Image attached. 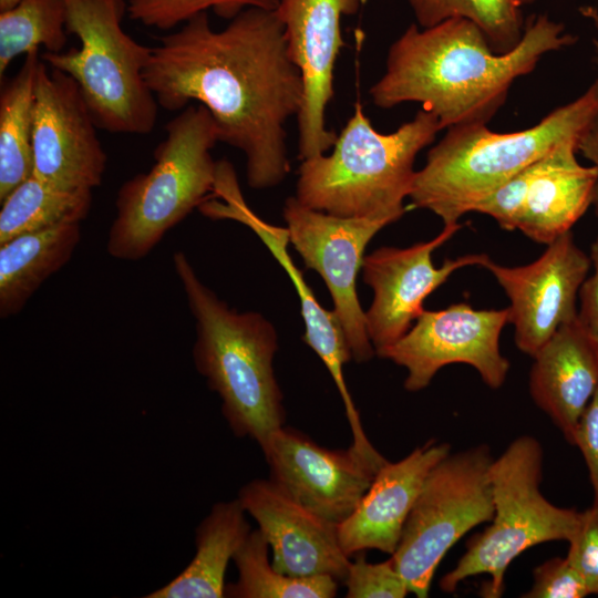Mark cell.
<instances>
[{
	"label": "cell",
	"instance_id": "obj_1",
	"mask_svg": "<svg viewBox=\"0 0 598 598\" xmlns=\"http://www.w3.org/2000/svg\"><path fill=\"white\" fill-rule=\"evenodd\" d=\"M144 76L161 107L197 102L209 111L218 141L245 155L251 188L285 179L286 123L301 109L303 81L275 10L245 9L221 30L207 12L192 17L159 38Z\"/></svg>",
	"mask_w": 598,
	"mask_h": 598
},
{
	"label": "cell",
	"instance_id": "obj_2",
	"mask_svg": "<svg viewBox=\"0 0 598 598\" xmlns=\"http://www.w3.org/2000/svg\"><path fill=\"white\" fill-rule=\"evenodd\" d=\"M576 42L546 13L529 17L519 43L502 54L467 19L448 18L422 29L412 23L390 45L385 71L369 93L382 109L421 103L442 130L488 124L517 79L533 72L547 53Z\"/></svg>",
	"mask_w": 598,
	"mask_h": 598
},
{
	"label": "cell",
	"instance_id": "obj_3",
	"mask_svg": "<svg viewBox=\"0 0 598 598\" xmlns=\"http://www.w3.org/2000/svg\"><path fill=\"white\" fill-rule=\"evenodd\" d=\"M597 113L598 78L576 100L525 130L497 133L487 124L451 126L415 172L411 205L434 213L444 226L457 224L523 168L564 143L579 142Z\"/></svg>",
	"mask_w": 598,
	"mask_h": 598
},
{
	"label": "cell",
	"instance_id": "obj_4",
	"mask_svg": "<svg viewBox=\"0 0 598 598\" xmlns=\"http://www.w3.org/2000/svg\"><path fill=\"white\" fill-rule=\"evenodd\" d=\"M173 267L195 319L193 360L236 436L260 446L283 426L282 393L274 371L278 349L274 326L260 313L238 312L203 283L183 251Z\"/></svg>",
	"mask_w": 598,
	"mask_h": 598
},
{
	"label": "cell",
	"instance_id": "obj_5",
	"mask_svg": "<svg viewBox=\"0 0 598 598\" xmlns=\"http://www.w3.org/2000/svg\"><path fill=\"white\" fill-rule=\"evenodd\" d=\"M441 130L436 116L422 109L393 133L383 134L355 103L332 153L302 161L296 197L336 216L396 221L412 189L415 158Z\"/></svg>",
	"mask_w": 598,
	"mask_h": 598
},
{
	"label": "cell",
	"instance_id": "obj_6",
	"mask_svg": "<svg viewBox=\"0 0 598 598\" xmlns=\"http://www.w3.org/2000/svg\"><path fill=\"white\" fill-rule=\"evenodd\" d=\"M154 151V164L120 187L106 250L113 258L140 260L165 234L212 196L216 165L212 150L216 124L200 104H189L165 126Z\"/></svg>",
	"mask_w": 598,
	"mask_h": 598
},
{
	"label": "cell",
	"instance_id": "obj_7",
	"mask_svg": "<svg viewBox=\"0 0 598 598\" xmlns=\"http://www.w3.org/2000/svg\"><path fill=\"white\" fill-rule=\"evenodd\" d=\"M66 30L80 48L41 55L50 68L78 84L97 128L117 134H148L158 103L144 72L152 48L135 41L123 27L124 0H65Z\"/></svg>",
	"mask_w": 598,
	"mask_h": 598
},
{
	"label": "cell",
	"instance_id": "obj_8",
	"mask_svg": "<svg viewBox=\"0 0 598 598\" xmlns=\"http://www.w3.org/2000/svg\"><path fill=\"white\" fill-rule=\"evenodd\" d=\"M543 448L533 436L515 439L493 460L489 477L494 514L491 524L466 543L456 566L440 588L454 592L464 579L487 575L483 594L497 598L504 591L509 564L526 549L547 542H569L581 522V512L554 505L540 492Z\"/></svg>",
	"mask_w": 598,
	"mask_h": 598
},
{
	"label": "cell",
	"instance_id": "obj_9",
	"mask_svg": "<svg viewBox=\"0 0 598 598\" xmlns=\"http://www.w3.org/2000/svg\"><path fill=\"white\" fill-rule=\"evenodd\" d=\"M485 444L443 457L429 473L391 555L410 594L429 595L435 570L451 547L494 514Z\"/></svg>",
	"mask_w": 598,
	"mask_h": 598
},
{
	"label": "cell",
	"instance_id": "obj_10",
	"mask_svg": "<svg viewBox=\"0 0 598 598\" xmlns=\"http://www.w3.org/2000/svg\"><path fill=\"white\" fill-rule=\"evenodd\" d=\"M509 323V310L474 309L458 302L441 310H423L409 331L378 353L408 370L404 388L425 389L445 365L473 367L491 389L501 388L509 361L501 353L499 337Z\"/></svg>",
	"mask_w": 598,
	"mask_h": 598
},
{
	"label": "cell",
	"instance_id": "obj_11",
	"mask_svg": "<svg viewBox=\"0 0 598 598\" xmlns=\"http://www.w3.org/2000/svg\"><path fill=\"white\" fill-rule=\"evenodd\" d=\"M283 218L289 241L305 266L324 280L333 302V312L343 330L351 358L369 361L375 353L365 326V311L358 299L355 281L362 268L369 241L388 219L341 217L312 209L297 197L286 199Z\"/></svg>",
	"mask_w": 598,
	"mask_h": 598
},
{
	"label": "cell",
	"instance_id": "obj_12",
	"mask_svg": "<svg viewBox=\"0 0 598 598\" xmlns=\"http://www.w3.org/2000/svg\"><path fill=\"white\" fill-rule=\"evenodd\" d=\"M75 81L41 58L34 85L33 175L68 190L102 184L106 153Z\"/></svg>",
	"mask_w": 598,
	"mask_h": 598
},
{
	"label": "cell",
	"instance_id": "obj_13",
	"mask_svg": "<svg viewBox=\"0 0 598 598\" xmlns=\"http://www.w3.org/2000/svg\"><path fill=\"white\" fill-rule=\"evenodd\" d=\"M487 269L509 299V323L516 347L534 357L565 323L577 318L580 287L591 268L589 255L576 244L571 230L547 245L536 260L515 267L487 257Z\"/></svg>",
	"mask_w": 598,
	"mask_h": 598
},
{
	"label": "cell",
	"instance_id": "obj_14",
	"mask_svg": "<svg viewBox=\"0 0 598 598\" xmlns=\"http://www.w3.org/2000/svg\"><path fill=\"white\" fill-rule=\"evenodd\" d=\"M361 0H280L275 10L285 30L288 52L303 81L297 115L301 161L329 151L337 134L326 125L333 90L334 65L343 47L341 19L354 14Z\"/></svg>",
	"mask_w": 598,
	"mask_h": 598
},
{
	"label": "cell",
	"instance_id": "obj_15",
	"mask_svg": "<svg viewBox=\"0 0 598 598\" xmlns=\"http://www.w3.org/2000/svg\"><path fill=\"white\" fill-rule=\"evenodd\" d=\"M270 480L312 513L340 524L358 506L388 460H374L351 445L329 450L281 426L260 445Z\"/></svg>",
	"mask_w": 598,
	"mask_h": 598
},
{
	"label": "cell",
	"instance_id": "obj_16",
	"mask_svg": "<svg viewBox=\"0 0 598 598\" xmlns=\"http://www.w3.org/2000/svg\"><path fill=\"white\" fill-rule=\"evenodd\" d=\"M460 223L444 226L429 241L410 247H381L364 256L363 281L373 290V301L365 311V326L375 354L401 339L422 313L429 295L456 270L481 266L486 254H468L445 259L435 267L432 254L460 229Z\"/></svg>",
	"mask_w": 598,
	"mask_h": 598
},
{
	"label": "cell",
	"instance_id": "obj_17",
	"mask_svg": "<svg viewBox=\"0 0 598 598\" xmlns=\"http://www.w3.org/2000/svg\"><path fill=\"white\" fill-rule=\"evenodd\" d=\"M198 210L213 220L228 219L247 226L286 270L300 300L305 322L302 339L318 354L333 379L344 404L352 434H362L360 415L343 375V365L352 359L343 330L333 310H327L318 302L302 272L290 257L287 249L290 243L287 227L269 224L251 210L241 194L237 174L226 159L217 162L213 195L200 204Z\"/></svg>",
	"mask_w": 598,
	"mask_h": 598
},
{
	"label": "cell",
	"instance_id": "obj_18",
	"mask_svg": "<svg viewBox=\"0 0 598 598\" xmlns=\"http://www.w3.org/2000/svg\"><path fill=\"white\" fill-rule=\"evenodd\" d=\"M237 498L267 539L277 571L344 580L351 559L341 548L338 524L302 506L270 478L248 482Z\"/></svg>",
	"mask_w": 598,
	"mask_h": 598
},
{
	"label": "cell",
	"instance_id": "obj_19",
	"mask_svg": "<svg viewBox=\"0 0 598 598\" xmlns=\"http://www.w3.org/2000/svg\"><path fill=\"white\" fill-rule=\"evenodd\" d=\"M450 452L448 443L431 440L398 462L386 461L352 514L338 525L344 554L377 549L392 555L426 476Z\"/></svg>",
	"mask_w": 598,
	"mask_h": 598
},
{
	"label": "cell",
	"instance_id": "obj_20",
	"mask_svg": "<svg viewBox=\"0 0 598 598\" xmlns=\"http://www.w3.org/2000/svg\"><path fill=\"white\" fill-rule=\"evenodd\" d=\"M532 358V399L570 443L598 389V352L576 318L563 324Z\"/></svg>",
	"mask_w": 598,
	"mask_h": 598
},
{
	"label": "cell",
	"instance_id": "obj_21",
	"mask_svg": "<svg viewBox=\"0 0 598 598\" xmlns=\"http://www.w3.org/2000/svg\"><path fill=\"white\" fill-rule=\"evenodd\" d=\"M579 142L564 143L528 167V184L517 230L548 245L592 205L598 168L577 158Z\"/></svg>",
	"mask_w": 598,
	"mask_h": 598
},
{
	"label": "cell",
	"instance_id": "obj_22",
	"mask_svg": "<svg viewBox=\"0 0 598 598\" xmlns=\"http://www.w3.org/2000/svg\"><path fill=\"white\" fill-rule=\"evenodd\" d=\"M238 498L213 505L196 528V551L190 563L146 598H221L229 560L250 533Z\"/></svg>",
	"mask_w": 598,
	"mask_h": 598
},
{
	"label": "cell",
	"instance_id": "obj_23",
	"mask_svg": "<svg viewBox=\"0 0 598 598\" xmlns=\"http://www.w3.org/2000/svg\"><path fill=\"white\" fill-rule=\"evenodd\" d=\"M80 224L23 234L0 244V318L23 310L41 285L71 259Z\"/></svg>",
	"mask_w": 598,
	"mask_h": 598
},
{
	"label": "cell",
	"instance_id": "obj_24",
	"mask_svg": "<svg viewBox=\"0 0 598 598\" xmlns=\"http://www.w3.org/2000/svg\"><path fill=\"white\" fill-rule=\"evenodd\" d=\"M40 62V51L30 52L17 74L1 83L0 202L33 174L34 85Z\"/></svg>",
	"mask_w": 598,
	"mask_h": 598
},
{
	"label": "cell",
	"instance_id": "obj_25",
	"mask_svg": "<svg viewBox=\"0 0 598 598\" xmlns=\"http://www.w3.org/2000/svg\"><path fill=\"white\" fill-rule=\"evenodd\" d=\"M0 244L64 224H80L92 206V190H68L35 175L0 202Z\"/></svg>",
	"mask_w": 598,
	"mask_h": 598
},
{
	"label": "cell",
	"instance_id": "obj_26",
	"mask_svg": "<svg viewBox=\"0 0 598 598\" xmlns=\"http://www.w3.org/2000/svg\"><path fill=\"white\" fill-rule=\"evenodd\" d=\"M269 544L259 529L250 530L233 560L238 579L226 584L225 597L233 598H331L338 580L330 576L291 577L269 561Z\"/></svg>",
	"mask_w": 598,
	"mask_h": 598
},
{
	"label": "cell",
	"instance_id": "obj_27",
	"mask_svg": "<svg viewBox=\"0 0 598 598\" xmlns=\"http://www.w3.org/2000/svg\"><path fill=\"white\" fill-rule=\"evenodd\" d=\"M65 0H20L0 11V80L10 63L43 47L62 52L68 42Z\"/></svg>",
	"mask_w": 598,
	"mask_h": 598
},
{
	"label": "cell",
	"instance_id": "obj_28",
	"mask_svg": "<svg viewBox=\"0 0 598 598\" xmlns=\"http://www.w3.org/2000/svg\"><path fill=\"white\" fill-rule=\"evenodd\" d=\"M421 28L448 18L475 23L496 53L513 50L523 38L524 9L536 0H408Z\"/></svg>",
	"mask_w": 598,
	"mask_h": 598
},
{
	"label": "cell",
	"instance_id": "obj_29",
	"mask_svg": "<svg viewBox=\"0 0 598 598\" xmlns=\"http://www.w3.org/2000/svg\"><path fill=\"white\" fill-rule=\"evenodd\" d=\"M280 0H130V18L146 27L171 30L192 17L213 9L216 14L233 19L248 8L276 10Z\"/></svg>",
	"mask_w": 598,
	"mask_h": 598
},
{
	"label": "cell",
	"instance_id": "obj_30",
	"mask_svg": "<svg viewBox=\"0 0 598 598\" xmlns=\"http://www.w3.org/2000/svg\"><path fill=\"white\" fill-rule=\"evenodd\" d=\"M350 561L343 580L348 598H403L410 594L392 558L378 564L365 560L363 551Z\"/></svg>",
	"mask_w": 598,
	"mask_h": 598
},
{
	"label": "cell",
	"instance_id": "obj_31",
	"mask_svg": "<svg viewBox=\"0 0 598 598\" xmlns=\"http://www.w3.org/2000/svg\"><path fill=\"white\" fill-rule=\"evenodd\" d=\"M567 559L584 581L589 595H598V505L581 512L578 530L568 542Z\"/></svg>",
	"mask_w": 598,
	"mask_h": 598
},
{
	"label": "cell",
	"instance_id": "obj_32",
	"mask_svg": "<svg viewBox=\"0 0 598 598\" xmlns=\"http://www.w3.org/2000/svg\"><path fill=\"white\" fill-rule=\"evenodd\" d=\"M532 588L524 598H584L589 595L578 573L567 557H553L534 571Z\"/></svg>",
	"mask_w": 598,
	"mask_h": 598
},
{
	"label": "cell",
	"instance_id": "obj_33",
	"mask_svg": "<svg viewBox=\"0 0 598 598\" xmlns=\"http://www.w3.org/2000/svg\"><path fill=\"white\" fill-rule=\"evenodd\" d=\"M570 444L581 452L589 473L594 503L598 505V389L580 415Z\"/></svg>",
	"mask_w": 598,
	"mask_h": 598
},
{
	"label": "cell",
	"instance_id": "obj_34",
	"mask_svg": "<svg viewBox=\"0 0 598 598\" xmlns=\"http://www.w3.org/2000/svg\"><path fill=\"white\" fill-rule=\"evenodd\" d=\"M589 258L592 274L580 287L577 320L598 352V237L590 246Z\"/></svg>",
	"mask_w": 598,
	"mask_h": 598
},
{
	"label": "cell",
	"instance_id": "obj_35",
	"mask_svg": "<svg viewBox=\"0 0 598 598\" xmlns=\"http://www.w3.org/2000/svg\"><path fill=\"white\" fill-rule=\"evenodd\" d=\"M580 13L592 23L596 30V35L592 39V43L598 68V9L594 6H584L580 8ZM578 151L591 163V165L598 168V113L591 121L586 132L582 134L579 141ZM592 206L595 207L598 216V181L595 187Z\"/></svg>",
	"mask_w": 598,
	"mask_h": 598
},
{
	"label": "cell",
	"instance_id": "obj_36",
	"mask_svg": "<svg viewBox=\"0 0 598 598\" xmlns=\"http://www.w3.org/2000/svg\"><path fill=\"white\" fill-rule=\"evenodd\" d=\"M20 0H0V11L12 8Z\"/></svg>",
	"mask_w": 598,
	"mask_h": 598
},
{
	"label": "cell",
	"instance_id": "obj_37",
	"mask_svg": "<svg viewBox=\"0 0 598 598\" xmlns=\"http://www.w3.org/2000/svg\"><path fill=\"white\" fill-rule=\"evenodd\" d=\"M362 1V4L365 3L368 0H361Z\"/></svg>",
	"mask_w": 598,
	"mask_h": 598
}]
</instances>
